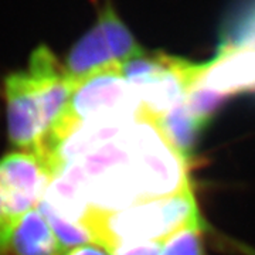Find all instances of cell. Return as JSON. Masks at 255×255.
Returning a JSON list of instances; mask_svg holds the SVG:
<instances>
[{
    "instance_id": "13",
    "label": "cell",
    "mask_w": 255,
    "mask_h": 255,
    "mask_svg": "<svg viewBox=\"0 0 255 255\" xmlns=\"http://www.w3.org/2000/svg\"><path fill=\"white\" fill-rule=\"evenodd\" d=\"M160 255H206L201 228H184L173 234L163 243Z\"/></svg>"
},
{
    "instance_id": "11",
    "label": "cell",
    "mask_w": 255,
    "mask_h": 255,
    "mask_svg": "<svg viewBox=\"0 0 255 255\" xmlns=\"http://www.w3.org/2000/svg\"><path fill=\"white\" fill-rule=\"evenodd\" d=\"M220 46L255 48V0H250L230 20Z\"/></svg>"
},
{
    "instance_id": "10",
    "label": "cell",
    "mask_w": 255,
    "mask_h": 255,
    "mask_svg": "<svg viewBox=\"0 0 255 255\" xmlns=\"http://www.w3.org/2000/svg\"><path fill=\"white\" fill-rule=\"evenodd\" d=\"M37 210L43 214V217L53 230L54 236L58 240V244L61 247V251L92 243L91 236L85 228L61 217L44 199H41V201L37 204Z\"/></svg>"
},
{
    "instance_id": "2",
    "label": "cell",
    "mask_w": 255,
    "mask_h": 255,
    "mask_svg": "<svg viewBox=\"0 0 255 255\" xmlns=\"http://www.w3.org/2000/svg\"><path fill=\"white\" fill-rule=\"evenodd\" d=\"M199 206L191 189L162 199L133 204L122 211L92 207L82 227L95 246L112 254L119 246L146 241L164 243L184 228H203Z\"/></svg>"
},
{
    "instance_id": "5",
    "label": "cell",
    "mask_w": 255,
    "mask_h": 255,
    "mask_svg": "<svg viewBox=\"0 0 255 255\" xmlns=\"http://www.w3.org/2000/svg\"><path fill=\"white\" fill-rule=\"evenodd\" d=\"M75 121L90 125L127 127L139 121L142 102L122 75V68L105 70L81 81L73 95Z\"/></svg>"
},
{
    "instance_id": "4",
    "label": "cell",
    "mask_w": 255,
    "mask_h": 255,
    "mask_svg": "<svg viewBox=\"0 0 255 255\" xmlns=\"http://www.w3.org/2000/svg\"><path fill=\"white\" fill-rule=\"evenodd\" d=\"M143 53L136 38L121 20L110 0L98 11V20L70 48L65 58V73L78 85L94 74L122 68Z\"/></svg>"
},
{
    "instance_id": "9",
    "label": "cell",
    "mask_w": 255,
    "mask_h": 255,
    "mask_svg": "<svg viewBox=\"0 0 255 255\" xmlns=\"http://www.w3.org/2000/svg\"><path fill=\"white\" fill-rule=\"evenodd\" d=\"M61 247L47 220L33 209L18 220L10 240V255H60Z\"/></svg>"
},
{
    "instance_id": "12",
    "label": "cell",
    "mask_w": 255,
    "mask_h": 255,
    "mask_svg": "<svg viewBox=\"0 0 255 255\" xmlns=\"http://www.w3.org/2000/svg\"><path fill=\"white\" fill-rule=\"evenodd\" d=\"M230 100V95L210 90L206 87L196 85L186 95L184 104L190 114L204 127H209L210 121L219 112L223 105Z\"/></svg>"
},
{
    "instance_id": "1",
    "label": "cell",
    "mask_w": 255,
    "mask_h": 255,
    "mask_svg": "<svg viewBox=\"0 0 255 255\" xmlns=\"http://www.w3.org/2000/svg\"><path fill=\"white\" fill-rule=\"evenodd\" d=\"M75 88L64 64L44 44L31 53L26 71L3 81L10 143L37 156L51 179L63 170L61 146L80 128L71 111Z\"/></svg>"
},
{
    "instance_id": "3",
    "label": "cell",
    "mask_w": 255,
    "mask_h": 255,
    "mask_svg": "<svg viewBox=\"0 0 255 255\" xmlns=\"http://www.w3.org/2000/svg\"><path fill=\"white\" fill-rule=\"evenodd\" d=\"M201 64L164 53H146L122 65V75L142 102L139 121L153 122L182 102L199 82Z\"/></svg>"
},
{
    "instance_id": "15",
    "label": "cell",
    "mask_w": 255,
    "mask_h": 255,
    "mask_svg": "<svg viewBox=\"0 0 255 255\" xmlns=\"http://www.w3.org/2000/svg\"><path fill=\"white\" fill-rule=\"evenodd\" d=\"M60 255H108V251L95 244H84V246L64 250L60 253Z\"/></svg>"
},
{
    "instance_id": "8",
    "label": "cell",
    "mask_w": 255,
    "mask_h": 255,
    "mask_svg": "<svg viewBox=\"0 0 255 255\" xmlns=\"http://www.w3.org/2000/svg\"><path fill=\"white\" fill-rule=\"evenodd\" d=\"M152 124L159 129L164 140L189 163L196 155L199 137L206 127L191 115L184 101L174 105Z\"/></svg>"
},
{
    "instance_id": "14",
    "label": "cell",
    "mask_w": 255,
    "mask_h": 255,
    "mask_svg": "<svg viewBox=\"0 0 255 255\" xmlns=\"http://www.w3.org/2000/svg\"><path fill=\"white\" fill-rule=\"evenodd\" d=\"M162 241H146L135 244L119 246L111 255H159L162 251Z\"/></svg>"
},
{
    "instance_id": "7",
    "label": "cell",
    "mask_w": 255,
    "mask_h": 255,
    "mask_svg": "<svg viewBox=\"0 0 255 255\" xmlns=\"http://www.w3.org/2000/svg\"><path fill=\"white\" fill-rule=\"evenodd\" d=\"M197 85L230 97L255 91V48L220 46L211 61L201 64Z\"/></svg>"
},
{
    "instance_id": "6",
    "label": "cell",
    "mask_w": 255,
    "mask_h": 255,
    "mask_svg": "<svg viewBox=\"0 0 255 255\" xmlns=\"http://www.w3.org/2000/svg\"><path fill=\"white\" fill-rule=\"evenodd\" d=\"M51 182L38 157L13 152L0 159V197L13 219H21L38 204Z\"/></svg>"
}]
</instances>
